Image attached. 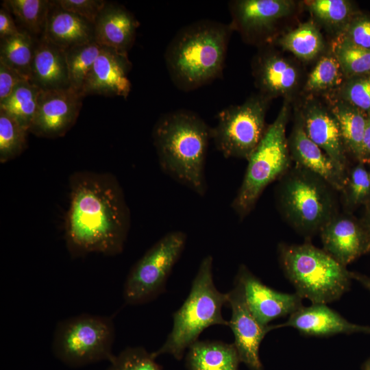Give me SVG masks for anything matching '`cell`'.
Masks as SVG:
<instances>
[{"instance_id":"7a4b0ae2","label":"cell","mask_w":370,"mask_h":370,"mask_svg":"<svg viewBox=\"0 0 370 370\" xmlns=\"http://www.w3.org/2000/svg\"><path fill=\"white\" fill-rule=\"evenodd\" d=\"M152 138L163 172L204 196L207 191L205 164L211 140L208 124L194 112L175 110L159 118Z\"/></svg>"},{"instance_id":"52a82bcc","label":"cell","mask_w":370,"mask_h":370,"mask_svg":"<svg viewBox=\"0 0 370 370\" xmlns=\"http://www.w3.org/2000/svg\"><path fill=\"white\" fill-rule=\"evenodd\" d=\"M288 116L289 107L285 103L247 160L243 180L231 205L240 219L253 210L265 188L292 166L286 135Z\"/></svg>"},{"instance_id":"d590c367","label":"cell","mask_w":370,"mask_h":370,"mask_svg":"<svg viewBox=\"0 0 370 370\" xmlns=\"http://www.w3.org/2000/svg\"><path fill=\"white\" fill-rule=\"evenodd\" d=\"M107 370H162L151 352L143 347H128L109 361Z\"/></svg>"},{"instance_id":"8fae6325","label":"cell","mask_w":370,"mask_h":370,"mask_svg":"<svg viewBox=\"0 0 370 370\" xmlns=\"http://www.w3.org/2000/svg\"><path fill=\"white\" fill-rule=\"evenodd\" d=\"M83 97L71 88L41 90L29 133L55 138L64 136L75 125Z\"/></svg>"},{"instance_id":"d4e9b609","label":"cell","mask_w":370,"mask_h":370,"mask_svg":"<svg viewBox=\"0 0 370 370\" xmlns=\"http://www.w3.org/2000/svg\"><path fill=\"white\" fill-rule=\"evenodd\" d=\"M329 108L338 123L347 153L360 162L367 114L338 98L331 100Z\"/></svg>"},{"instance_id":"4dcf8cb0","label":"cell","mask_w":370,"mask_h":370,"mask_svg":"<svg viewBox=\"0 0 370 370\" xmlns=\"http://www.w3.org/2000/svg\"><path fill=\"white\" fill-rule=\"evenodd\" d=\"M345 79L341 66L332 53L321 56L310 72L304 90L317 94L338 89Z\"/></svg>"},{"instance_id":"4fadbf2b","label":"cell","mask_w":370,"mask_h":370,"mask_svg":"<svg viewBox=\"0 0 370 370\" xmlns=\"http://www.w3.org/2000/svg\"><path fill=\"white\" fill-rule=\"evenodd\" d=\"M295 3L290 0H238L229 3L232 29L247 40L262 42L274 25L289 16Z\"/></svg>"},{"instance_id":"e0dca14e","label":"cell","mask_w":370,"mask_h":370,"mask_svg":"<svg viewBox=\"0 0 370 370\" xmlns=\"http://www.w3.org/2000/svg\"><path fill=\"white\" fill-rule=\"evenodd\" d=\"M304 131L343 173L348 167L347 153L338 123L330 108L313 99L308 100L299 112Z\"/></svg>"},{"instance_id":"60d3db41","label":"cell","mask_w":370,"mask_h":370,"mask_svg":"<svg viewBox=\"0 0 370 370\" xmlns=\"http://www.w3.org/2000/svg\"><path fill=\"white\" fill-rule=\"evenodd\" d=\"M14 23L10 10L2 4L0 9V38L1 40L15 36L21 32Z\"/></svg>"},{"instance_id":"f35d334b","label":"cell","mask_w":370,"mask_h":370,"mask_svg":"<svg viewBox=\"0 0 370 370\" xmlns=\"http://www.w3.org/2000/svg\"><path fill=\"white\" fill-rule=\"evenodd\" d=\"M56 2L63 9L84 18L93 25L107 3L103 0H58Z\"/></svg>"},{"instance_id":"9c48e42d","label":"cell","mask_w":370,"mask_h":370,"mask_svg":"<svg viewBox=\"0 0 370 370\" xmlns=\"http://www.w3.org/2000/svg\"><path fill=\"white\" fill-rule=\"evenodd\" d=\"M269 101L259 93L219 112L217 124L211 128V139L225 158L248 160L266 132Z\"/></svg>"},{"instance_id":"d6a6232c","label":"cell","mask_w":370,"mask_h":370,"mask_svg":"<svg viewBox=\"0 0 370 370\" xmlns=\"http://www.w3.org/2000/svg\"><path fill=\"white\" fill-rule=\"evenodd\" d=\"M313 16L338 33L358 13L352 3L347 0H314L307 2Z\"/></svg>"},{"instance_id":"6da1fadb","label":"cell","mask_w":370,"mask_h":370,"mask_svg":"<svg viewBox=\"0 0 370 370\" xmlns=\"http://www.w3.org/2000/svg\"><path fill=\"white\" fill-rule=\"evenodd\" d=\"M69 189L64 238L70 255L121 254L130 227V212L117 179L107 173L75 172L69 178Z\"/></svg>"},{"instance_id":"2e32d148","label":"cell","mask_w":370,"mask_h":370,"mask_svg":"<svg viewBox=\"0 0 370 370\" xmlns=\"http://www.w3.org/2000/svg\"><path fill=\"white\" fill-rule=\"evenodd\" d=\"M131 67L127 52L104 47L86 78L81 95L119 96L126 99L132 87L128 77Z\"/></svg>"},{"instance_id":"4316f807","label":"cell","mask_w":370,"mask_h":370,"mask_svg":"<svg viewBox=\"0 0 370 370\" xmlns=\"http://www.w3.org/2000/svg\"><path fill=\"white\" fill-rule=\"evenodd\" d=\"M278 44L304 61L313 60L325 47L322 34L312 21L300 24L283 35L278 40Z\"/></svg>"},{"instance_id":"277c9868","label":"cell","mask_w":370,"mask_h":370,"mask_svg":"<svg viewBox=\"0 0 370 370\" xmlns=\"http://www.w3.org/2000/svg\"><path fill=\"white\" fill-rule=\"evenodd\" d=\"M212 264V256L202 259L188 297L173 314L171 331L163 345L151 352L155 358L169 354L180 360L205 329L214 325L228 326L222 315V308L227 302V293L216 288Z\"/></svg>"},{"instance_id":"d6986e66","label":"cell","mask_w":370,"mask_h":370,"mask_svg":"<svg viewBox=\"0 0 370 370\" xmlns=\"http://www.w3.org/2000/svg\"><path fill=\"white\" fill-rule=\"evenodd\" d=\"M272 325L273 330L291 327L301 334L308 336L325 337L354 333L370 334V325L349 322L325 304L302 306L291 314L284 323Z\"/></svg>"},{"instance_id":"30bf717a","label":"cell","mask_w":370,"mask_h":370,"mask_svg":"<svg viewBox=\"0 0 370 370\" xmlns=\"http://www.w3.org/2000/svg\"><path fill=\"white\" fill-rule=\"evenodd\" d=\"M182 231L166 234L153 244L130 269L123 286V299L129 305L143 304L165 291L168 278L186 243Z\"/></svg>"},{"instance_id":"836d02e7","label":"cell","mask_w":370,"mask_h":370,"mask_svg":"<svg viewBox=\"0 0 370 370\" xmlns=\"http://www.w3.org/2000/svg\"><path fill=\"white\" fill-rule=\"evenodd\" d=\"M332 52L345 79L370 74V50L357 47L336 37Z\"/></svg>"},{"instance_id":"8992f818","label":"cell","mask_w":370,"mask_h":370,"mask_svg":"<svg viewBox=\"0 0 370 370\" xmlns=\"http://www.w3.org/2000/svg\"><path fill=\"white\" fill-rule=\"evenodd\" d=\"M335 192L322 177L295 164L280 178L276 201L285 221L309 239L338 212Z\"/></svg>"},{"instance_id":"ffe728a7","label":"cell","mask_w":370,"mask_h":370,"mask_svg":"<svg viewBox=\"0 0 370 370\" xmlns=\"http://www.w3.org/2000/svg\"><path fill=\"white\" fill-rule=\"evenodd\" d=\"M288 149L293 162L317 174L336 191L341 192L347 173L341 171L328 156L306 134L299 114H297L291 135Z\"/></svg>"},{"instance_id":"7402d4cb","label":"cell","mask_w":370,"mask_h":370,"mask_svg":"<svg viewBox=\"0 0 370 370\" xmlns=\"http://www.w3.org/2000/svg\"><path fill=\"white\" fill-rule=\"evenodd\" d=\"M42 37L66 50L95 40V26L53 1Z\"/></svg>"},{"instance_id":"cb8c5ba5","label":"cell","mask_w":370,"mask_h":370,"mask_svg":"<svg viewBox=\"0 0 370 370\" xmlns=\"http://www.w3.org/2000/svg\"><path fill=\"white\" fill-rule=\"evenodd\" d=\"M187 350V370H238L241 361L234 343L198 340Z\"/></svg>"},{"instance_id":"603a6c76","label":"cell","mask_w":370,"mask_h":370,"mask_svg":"<svg viewBox=\"0 0 370 370\" xmlns=\"http://www.w3.org/2000/svg\"><path fill=\"white\" fill-rule=\"evenodd\" d=\"M30 82L41 90L70 88L65 50L43 37L38 38Z\"/></svg>"},{"instance_id":"484cf974","label":"cell","mask_w":370,"mask_h":370,"mask_svg":"<svg viewBox=\"0 0 370 370\" xmlns=\"http://www.w3.org/2000/svg\"><path fill=\"white\" fill-rule=\"evenodd\" d=\"M37 40L38 38L24 30L15 36L1 40L0 61L30 81Z\"/></svg>"},{"instance_id":"ab89813d","label":"cell","mask_w":370,"mask_h":370,"mask_svg":"<svg viewBox=\"0 0 370 370\" xmlns=\"http://www.w3.org/2000/svg\"><path fill=\"white\" fill-rule=\"evenodd\" d=\"M25 80L27 79L16 70L0 61V101L6 99L14 88Z\"/></svg>"},{"instance_id":"1f68e13d","label":"cell","mask_w":370,"mask_h":370,"mask_svg":"<svg viewBox=\"0 0 370 370\" xmlns=\"http://www.w3.org/2000/svg\"><path fill=\"white\" fill-rule=\"evenodd\" d=\"M356 162L348 169L341 192L344 207L349 212L370 202V169L362 162Z\"/></svg>"},{"instance_id":"5bb4252c","label":"cell","mask_w":370,"mask_h":370,"mask_svg":"<svg viewBox=\"0 0 370 370\" xmlns=\"http://www.w3.org/2000/svg\"><path fill=\"white\" fill-rule=\"evenodd\" d=\"M235 280L243 286L251 313L263 325H269L278 318L290 316L303 306V298L297 293H282L270 288L245 264L239 266Z\"/></svg>"},{"instance_id":"7bdbcfd3","label":"cell","mask_w":370,"mask_h":370,"mask_svg":"<svg viewBox=\"0 0 370 370\" xmlns=\"http://www.w3.org/2000/svg\"><path fill=\"white\" fill-rule=\"evenodd\" d=\"M352 280L358 281L362 286L370 292V277L358 272L351 271Z\"/></svg>"},{"instance_id":"7c38bea8","label":"cell","mask_w":370,"mask_h":370,"mask_svg":"<svg viewBox=\"0 0 370 370\" xmlns=\"http://www.w3.org/2000/svg\"><path fill=\"white\" fill-rule=\"evenodd\" d=\"M227 304L231 308V319L228 326L234 336L241 362L249 370H264L259 355L260 345L273 325L260 324L249 310L242 285L234 279L233 288L227 293Z\"/></svg>"},{"instance_id":"b9f144b4","label":"cell","mask_w":370,"mask_h":370,"mask_svg":"<svg viewBox=\"0 0 370 370\" xmlns=\"http://www.w3.org/2000/svg\"><path fill=\"white\" fill-rule=\"evenodd\" d=\"M367 114L360 162L370 166V112Z\"/></svg>"},{"instance_id":"ba28073f","label":"cell","mask_w":370,"mask_h":370,"mask_svg":"<svg viewBox=\"0 0 370 370\" xmlns=\"http://www.w3.org/2000/svg\"><path fill=\"white\" fill-rule=\"evenodd\" d=\"M115 330L110 317L83 313L59 321L54 330L51 350L70 367H82L114 356Z\"/></svg>"},{"instance_id":"f1b7e54d","label":"cell","mask_w":370,"mask_h":370,"mask_svg":"<svg viewBox=\"0 0 370 370\" xmlns=\"http://www.w3.org/2000/svg\"><path fill=\"white\" fill-rule=\"evenodd\" d=\"M4 5L23 29L36 38L42 36L53 4L48 0H6Z\"/></svg>"},{"instance_id":"44dd1931","label":"cell","mask_w":370,"mask_h":370,"mask_svg":"<svg viewBox=\"0 0 370 370\" xmlns=\"http://www.w3.org/2000/svg\"><path fill=\"white\" fill-rule=\"evenodd\" d=\"M139 23L121 5L106 3L95 26V40L105 47L127 52L134 43Z\"/></svg>"},{"instance_id":"f546056e","label":"cell","mask_w":370,"mask_h":370,"mask_svg":"<svg viewBox=\"0 0 370 370\" xmlns=\"http://www.w3.org/2000/svg\"><path fill=\"white\" fill-rule=\"evenodd\" d=\"M103 47L95 40L65 50L70 88L81 92L86 77Z\"/></svg>"},{"instance_id":"5b68a950","label":"cell","mask_w":370,"mask_h":370,"mask_svg":"<svg viewBox=\"0 0 370 370\" xmlns=\"http://www.w3.org/2000/svg\"><path fill=\"white\" fill-rule=\"evenodd\" d=\"M280 266L303 299L312 304L331 303L350 289L351 271L324 249L309 242L278 246Z\"/></svg>"},{"instance_id":"ee69618b","label":"cell","mask_w":370,"mask_h":370,"mask_svg":"<svg viewBox=\"0 0 370 370\" xmlns=\"http://www.w3.org/2000/svg\"><path fill=\"white\" fill-rule=\"evenodd\" d=\"M365 207V212L363 217L361 219V221L365 225L369 236L370 237V202L368 203Z\"/></svg>"},{"instance_id":"e575fe53","label":"cell","mask_w":370,"mask_h":370,"mask_svg":"<svg viewBox=\"0 0 370 370\" xmlns=\"http://www.w3.org/2000/svg\"><path fill=\"white\" fill-rule=\"evenodd\" d=\"M29 132L15 119L0 110V162L5 163L19 156L27 147Z\"/></svg>"},{"instance_id":"9a60e30c","label":"cell","mask_w":370,"mask_h":370,"mask_svg":"<svg viewBox=\"0 0 370 370\" xmlns=\"http://www.w3.org/2000/svg\"><path fill=\"white\" fill-rule=\"evenodd\" d=\"M319 234L323 249L345 267L370 252V237L365 225L349 212H337Z\"/></svg>"},{"instance_id":"8d00e7d4","label":"cell","mask_w":370,"mask_h":370,"mask_svg":"<svg viewBox=\"0 0 370 370\" xmlns=\"http://www.w3.org/2000/svg\"><path fill=\"white\" fill-rule=\"evenodd\" d=\"M340 99L363 112H370V74L345 79L338 88Z\"/></svg>"},{"instance_id":"f6af8a7d","label":"cell","mask_w":370,"mask_h":370,"mask_svg":"<svg viewBox=\"0 0 370 370\" xmlns=\"http://www.w3.org/2000/svg\"><path fill=\"white\" fill-rule=\"evenodd\" d=\"M362 370H370V357L362 364Z\"/></svg>"},{"instance_id":"3957f363","label":"cell","mask_w":370,"mask_h":370,"mask_svg":"<svg viewBox=\"0 0 370 370\" xmlns=\"http://www.w3.org/2000/svg\"><path fill=\"white\" fill-rule=\"evenodd\" d=\"M232 31L230 24L206 19L180 29L164 54L175 86L190 91L219 78L223 73Z\"/></svg>"},{"instance_id":"83f0119b","label":"cell","mask_w":370,"mask_h":370,"mask_svg":"<svg viewBox=\"0 0 370 370\" xmlns=\"http://www.w3.org/2000/svg\"><path fill=\"white\" fill-rule=\"evenodd\" d=\"M40 91V89L30 81L25 80L6 99L0 101V110L9 114L29 132Z\"/></svg>"},{"instance_id":"74e56055","label":"cell","mask_w":370,"mask_h":370,"mask_svg":"<svg viewBox=\"0 0 370 370\" xmlns=\"http://www.w3.org/2000/svg\"><path fill=\"white\" fill-rule=\"evenodd\" d=\"M337 38L357 47L370 50V16L358 12Z\"/></svg>"},{"instance_id":"ac0fdd59","label":"cell","mask_w":370,"mask_h":370,"mask_svg":"<svg viewBox=\"0 0 370 370\" xmlns=\"http://www.w3.org/2000/svg\"><path fill=\"white\" fill-rule=\"evenodd\" d=\"M252 70L260 93L270 99L275 97H291L299 87V68L275 51H259L252 62Z\"/></svg>"}]
</instances>
